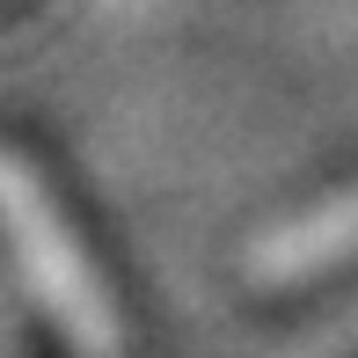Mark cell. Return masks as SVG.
<instances>
[{
  "label": "cell",
  "instance_id": "cell-1",
  "mask_svg": "<svg viewBox=\"0 0 358 358\" xmlns=\"http://www.w3.org/2000/svg\"><path fill=\"white\" fill-rule=\"evenodd\" d=\"M0 241H8L22 285L37 292L44 322L80 351V358H124V322L110 285L95 278L88 249L73 241L59 198L44 190V176L22 154H0Z\"/></svg>",
  "mask_w": 358,
  "mask_h": 358
},
{
  "label": "cell",
  "instance_id": "cell-2",
  "mask_svg": "<svg viewBox=\"0 0 358 358\" xmlns=\"http://www.w3.org/2000/svg\"><path fill=\"white\" fill-rule=\"evenodd\" d=\"M358 256V190L315 205V213L285 220L278 234L256 241V278H315V271Z\"/></svg>",
  "mask_w": 358,
  "mask_h": 358
}]
</instances>
